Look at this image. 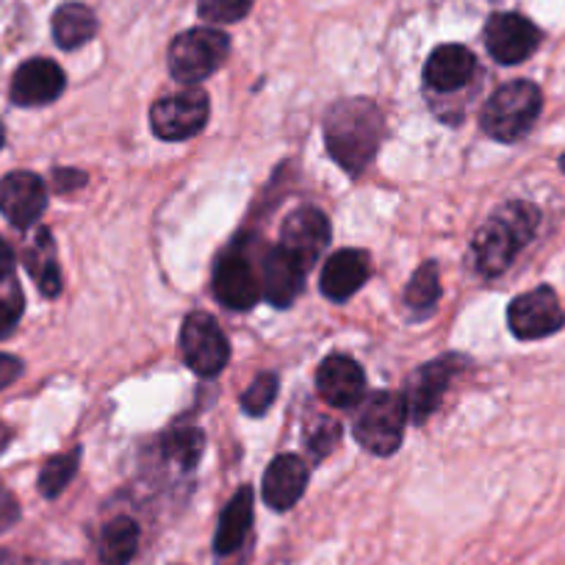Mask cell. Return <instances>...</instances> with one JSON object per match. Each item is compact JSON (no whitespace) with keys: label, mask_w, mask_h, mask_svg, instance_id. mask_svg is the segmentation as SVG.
Listing matches in <instances>:
<instances>
[{"label":"cell","mask_w":565,"mask_h":565,"mask_svg":"<svg viewBox=\"0 0 565 565\" xmlns=\"http://www.w3.org/2000/svg\"><path fill=\"white\" fill-rule=\"evenodd\" d=\"M383 114L366 97H350L324 114V145L347 175L358 178L377 156L383 141Z\"/></svg>","instance_id":"cell-1"},{"label":"cell","mask_w":565,"mask_h":565,"mask_svg":"<svg viewBox=\"0 0 565 565\" xmlns=\"http://www.w3.org/2000/svg\"><path fill=\"white\" fill-rule=\"evenodd\" d=\"M541 225V211L526 200H510L499 205L486 225L477 231L471 253L480 275L497 277L515 260V255L535 238Z\"/></svg>","instance_id":"cell-2"},{"label":"cell","mask_w":565,"mask_h":565,"mask_svg":"<svg viewBox=\"0 0 565 565\" xmlns=\"http://www.w3.org/2000/svg\"><path fill=\"white\" fill-rule=\"evenodd\" d=\"M543 92L532 81H510L499 86L480 111V128L491 139L513 145L524 139L532 130L535 119L541 117Z\"/></svg>","instance_id":"cell-3"},{"label":"cell","mask_w":565,"mask_h":565,"mask_svg":"<svg viewBox=\"0 0 565 565\" xmlns=\"http://www.w3.org/2000/svg\"><path fill=\"white\" fill-rule=\"evenodd\" d=\"M405 424V399H402L399 394H391V391H377V394H372L363 402L352 433H355L358 444H361L366 452L388 458V455H394L396 449L402 447Z\"/></svg>","instance_id":"cell-4"},{"label":"cell","mask_w":565,"mask_h":565,"mask_svg":"<svg viewBox=\"0 0 565 565\" xmlns=\"http://www.w3.org/2000/svg\"><path fill=\"white\" fill-rule=\"evenodd\" d=\"M231 53V40L216 29H192L170 45V75L178 84H200L222 67Z\"/></svg>","instance_id":"cell-5"},{"label":"cell","mask_w":565,"mask_h":565,"mask_svg":"<svg viewBox=\"0 0 565 565\" xmlns=\"http://www.w3.org/2000/svg\"><path fill=\"white\" fill-rule=\"evenodd\" d=\"M209 95L200 86L178 92V95L161 97L150 108V128L164 141H183L198 136L209 122Z\"/></svg>","instance_id":"cell-6"},{"label":"cell","mask_w":565,"mask_h":565,"mask_svg":"<svg viewBox=\"0 0 565 565\" xmlns=\"http://www.w3.org/2000/svg\"><path fill=\"white\" fill-rule=\"evenodd\" d=\"M183 361L200 377H216L231 361V344L211 313H189L181 330Z\"/></svg>","instance_id":"cell-7"},{"label":"cell","mask_w":565,"mask_h":565,"mask_svg":"<svg viewBox=\"0 0 565 565\" xmlns=\"http://www.w3.org/2000/svg\"><path fill=\"white\" fill-rule=\"evenodd\" d=\"M508 324L521 341H537L559 333L565 328V311L557 291L552 286H537L526 295H519L508 308Z\"/></svg>","instance_id":"cell-8"},{"label":"cell","mask_w":565,"mask_h":565,"mask_svg":"<svg viewBox=\"0 0 565 565\" xmlns=\"http://www.w3.org/2000/svg\"><path fill=\"white\" fill-rule=\"evenodd\" d=\"M463 366V358L458 355H444L438 361L424 363L416 374L411 377L405 391V407H407V418H413L416 424H424L427 418L433 416L438 405H441L444 394H447L449 383L455 380V374L460 372Z\"/></svg>","instance_id":"cell-9"},{"label":"cell","mask_w":565,"mask_h":565,"mask_svg":"<svg viewBox=\"0 0 565 565\" xmlns=\"http://www.w3.org/2000/svg\"><path fill=\"white\" fill-rule=\"evenodd\" d=\"M486 45L488 53L497 58L499 64H513L526 62L532 53L541 45V31L532 20H526L524 14L515 12H502L493 14L486 25Z\"/></svg>","instance_id":"cell-10"},{"label":"cell","mask_w":565,"mask_h":565,"mask_svg":"<svg viewBox=\"0 0 565 565\" xmlns=\"http://www.w3.org/2000/svg\"><path fill=\"white\" fill-rule=\"evenodd\" d=\"M214 297L231 311H249L258 302L260 277L238 244L216 260Z\"/></svg>","instance_id":"cell-11"},{"label":"cell","mask_w":565,"mask_h":565,"mask_svg":"<svg viewBox=\"0 0 565 565\" xmlns=\"http://www.w3.org/2000/svg\"><path fill=\"white\" fill-rule=\"evenodd\" d=\"M330 242V222L319 209H297L280 227V247L300 260L308 271L322 258Z\"/></svg>","instance_id":"cell-12"},{"label":"cell","mask_w":565,"mask_h":565,"mask_svg":"<svg viewBox=\"0 0 565 565\" xmlns=\"http://www.w3.org/2000/svg\"><path fill=\"white\" fill-rule=\"evenodd\" d=\"M47 205V189L34 172H9L0 178V214L14 227H31L40 222Z\"/></svg>","instance_id":"cell-13"},{"label":"cell","mask_w":565,"mask_h":565,"mask_svg":"<svg viewBox=\"0 0 565 565\" xmlns=\"http://www.w3.org/2000/svg\"><path fill=\"white\" fill-rule=\"evenodd\" d=\"M308 269L277 244L260 258V295L275 308H289L300 297Z\"/></svg>","instance_id":"cell-14"},{"label":"cell","mask_w":565,"mask_h":565,"mask_svg":"<svg viewBox=\"0 0 565 565\" xmlns=\"http://www.w3.org/2000/svg\"><path fill=\"white\" fill-rule=\"evenodd\" d=\"M64 70L58 67L51 58H31L23 67L14 73L12 78V97L14 106L34 108V106H47V103L56 100L64 92Z\"/></svg>","instance_id":"cell-15"},{"label":"cell","mask_w":565,"mask_h":565,"mask_svg":"<svg viewBox=\"0 0 565 565\" xmlns=\"http://www.w3.org/2000/svg\"><path fill=\"white\" fill-rule=\"evenodd\" d=\"M317 391L328 405L352 407L363 399L366 391V374L361 363L347 355H330L319 363Z\"/></svg>","instance_id":"cell-16"},{"label":"cell","mask_w":565,"mask_h":565,"mask_svg":"<svg viewBox=\"0 0 565 565\" xmlns=\"http://www.w3.org/2000/svg\"><path fill=\"white\" fill-rule=\"evenodd\" d=\"M308 488V466L300 455H277L264 475V502L277 513L295 508Z\"/></svg>","instance_id":"cell-17"},{"label":"cell","mask_w":565,"mask_h":565,"mask_svg":"<svg viewBox=\"0 0 565 565\" xmlns=\"http://www.w3.org/2000/svg\"><path fill=\"white\" fill-rule=\"evenodd\" d=\"M477 73V58L469 47L463 45H441L430 53L427 64H424V84L433 92L441 95H452V92L463 89Z\"/></svg>","instance_id":"cell-18"},{"label":"cell","mask_w":565,"mask_h":565,"mask_svg":"<svg viewBox=\"0 0 565 565\" xmlns=\"http://www.w3.org/2000/svg\"><path fill=\"white\" fill-rule=\"evenodd\" d=\"M369 255L363 249H339L324 260L322 269V295L333 302L350 300L352 295L363 289L369 280Z\"/></svg>","instance_id":"cell-19"},{"label":"cell","mask_w":565,"mask_h":565,"mask_svg":"<svg viewBox=\"0 0 565 565\" xmlns=\"http://www.w3.org/2000/svg\"><path fill=\"white\" fill-rule=\"evenodd\" d=\"M253 510H255V497L253 488H238L231 497V502L225 504L220 515V524L214 532V554L216 557H233L238 548L247 543L249 532H253Z\"/></svg>","instance_id":"cell-20"},{"label":"cell","mask_w":565,"mask_h":565,"mask_svg":"<svg viewBox=\"0 0 565 565\" xmlns=\"http://www.w3.org/2000/svg\"><path fill=\"white\" fill-rule=\"evenodd\" d=\"M141 532L130 515H117L108 521L97 541V557L100 565H130V559L139 552Z\"/></svg>","instance_id":"cell-21"},{"label":"cell","mask_w":565,"mask_h":565,"mask_svg":"<svg viewBox=\"0 0 565 565\" xmlns=\"http://www.w3.org/2000/svg\"><path fill=\"white\" fill-rule=\"evenodd\" d=\"M97 34V18L84 3H64L53 14V40L62 51H75Z\"/></svg>","instance_id":"cell-22"},{"label":"cell","mask_w":565,"mask_h":565,"mask_svg":"<svg viewBox=\"0 0 565 565\" xmlns=\"http://www.w3.org/2000/svg\"><path fill=\"white\" fill-rule=\"evenodd\" d=\"M25 266H29L31 277H34V282L40 286L42 295L45 297L62 295V269H58L56 264V249H53L51 231L42 227L34 247L25 253Z\"/></svg>","instance_id":"cell-23"},{"label":"cell","mask_w":565,"mask_h":565,"mask_svg":"<svg viewBox=\"0 0 565 565\" xmlns=\"http://www.w3.org/2000/svg\"><path fill=\"white\" fill-rule=\"evenodd\" d=\"M438 300H441V271H438L436 260H424V264L413 271L411 282H407L405 302L411 311L424 317V313H430L433 308H436Z\"/></svg>","instance_id":"cell-24"},{"label":"cell","mask_w":565,"mask_h":565,"mask_svg":"<svg viewBox=\"0 0 565 565\" xmlns=\"http://www.w3.org/2000/svg\"><path fill=\"white\" fill-rule=\"evenodd\" d=\"M78 458H81V449H73L67 455H56L45 463V469L40 471V493L45 499H56L64 488L73 482L75 471H78Z\"/></svg>","instance_id":"cell-25"},{"label":"cell","mask_w":565,"mask_h":565,"mask_svg":"<svg viewBox=\"0 0 565 565\" xmlns=\"http://www.w3.org/2000/svg\"><path fill=\"white\" fill-rule=\"evenodd\" d=\"M164 447L172 460H178L183 469H192V466H198L200 455H203V433L192 430V427L189 430H175L172 436H167Z\"/></svg>","instance_id":"cell-26"},{"label":"cell","mask_w":565,"mask_h":565,"mask_svg":"<svg viewBox=\"0 0 565 565\" xmlns=\"http://www.w3.org/2000/svg\"><path fill=\"white\" fill-rule=\"evenodd\" d=\"M277 385H280L277 383V374L271 372L258 374V377L253 380V385H249L242 396L244 413H249V416H264V413L271 407V402H275Z\"/></svg>","instance_id":"cell-27"},{"label":"cell","mask_w":565,"mask_h":565,"mask_svg":"<svg viewBox=\"0 0 565 565\" xmlns=\"http://www.w3.org/2000/svg\"><path fill=\"white\" fill-rule=\"evenodd\" d=\"M249 9H253V0H198L200 18L216 25L238 23L247 18Z\"/></svg>","instance_id":"cell-28"},{"label":"cell","mask_w":565,"mask_h":565,"mask_svg":"<svg viewBox=\"0 0 565 565\" xmlns=\"http://www.w3.org/2000/svg\"><path fill=\"white\" fill-rule=\"evenodd\" d=\"M339 424L335 422H322L319 424V430L311 433V438H308V444H311L313 455H319V458H324L328 452H333L335 444H339Z\"/></svg>","instance_id":"cell-29"},{"label":"cell","mask_w":565,"mask_h":565,"mask_svg":"<svg viewBox=\"0 0 565 565\" xmlns=\"http://www.w3.org/2000/svg\"><path fill=\"white\" fill-rule=\"evenodd\" d=\"M20 317H23V300H20V295H14L12 300H0V339H7L12 333Z\"/></svg>","instance_id":"cell-30"},{"label":"cell","mask_w":565,"mask_h":565,"mask_svg":"<svg viewBox=\"0 0 565 565\" xmlns=\"http://www.w3.org/2000/svg\"><path fill=\"white\" fill-rule=\"evenodd\" d=\"M20 521V504L9 491L0 488V532H7Z\"/></svg>","instance_id":"cell-31"},{"label":"cell","mask_w":565,"mask_h":565,"mask_svg":"<svg viewBox=\"0 0 565 565\" xmlns=\"http://www.w3.org/2000/svg\"><path fill=\"white\" fill-rule=\"evenodd\" d=\"M23 374V361L14 355L0 352V388H9Z\"/></svg>","instance_id":"cell-32"},{"label":"cell","mask_w":565,"mask_h":565,"mask_svg":"<svg viewBox=\"0 0 565 565\" xmlns=\"http://www.w3.org/2000/svg\"><path fill=\"white\" fill-rule=\"evenodd\" d=\"M53 183H56L58 192H73V189L84 186L86 183V175L78 170H56V175H53Z\"/></svg>","instance_id":"cell-33"},{"label":"cell","mask_w":565,"mask_h":565,"mask_svg":"<svg viewBox=\"0 0 565 565\" xmlns=\"http://www.w3.org/2000/svg\"><path fill=\"white\" fill-rule=\"evenodd\" d=\"M14 271V249L0 238V282H7Z\"/></svg>","instance_id":"cell-34"},{"label":"cell","mask_w":565,"mask_h":565,"mask_svg":"<svg viewBox=\"0 0 565 565\" xmlns=\"http://www.w3.org/2000/svg\"><path fill=\"white\" fill-rule=\"evenodd\" d=\"M3 141H7V130H3V125H0V148H3Z\"/></svg>","instance_id":"cell-35"},{"label":"cell","mask_w":565,"mask_h":565,"mask_svg":"<svg viewBox=\"0 0 565 565\" xmlns=\"http://www.w3.org/2000/svg\"><path fill=\"white\" fill-rule=\"evenodd\" d=\"M559 170H563V172H565V153H563V156H559Z\"/></svg>","instance_id":"cell-36"}]
</instances>
